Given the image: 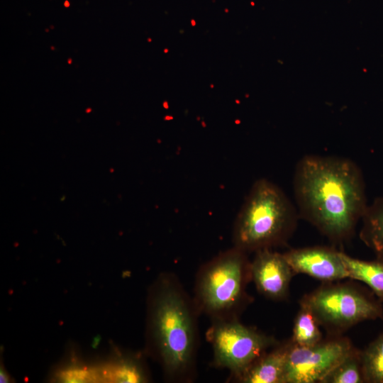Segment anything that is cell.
<instances>
[{"label": "cell", "mask_w": 383, "mask_h": 383, "mask_svg": "<svg viewBox=\"0 0 383 383\" xmlns=\"http://www.w3.org/2000/svg\"><path fill=\"white\" fill-rule=\"evenodd\" d=\"M318 322L335 327H348L382 316L379 305L358 291L346 287L319 289L302 301Z\"/></svg>", "instance_id": "obj_6"}, {"label": "cell", "mask_w": 383, "mask_h": 383, "mask_svg": "<svg viewBox=\"0 0 383 383\" xmlns=\"http://www.w3.org/2000/svg\"><path fill=\"white\" fill-rule=\"evenodd\" d=\"M90 111H91V109H87L86 110V112H87V113H89Z\"/></svg>", "instance_id": "obj_17"}, {"label": "cell", "mask_w": 383, "mask_h": 383, "mask_svg": "<svg viewBox=\"0 0 383 383\" xmlns=\"http://www.w3.org/2000/svg\"><path fill=\"white\" fill-rule=\"evenodd\" d=\"M206 337L212 348L211 366L228 370L231 382L278 344L272 337L243 325L239 319L211 321Z\"/></svg>", "instance_id": "obj_5"}, {"label": "cell", "mask_w": 383, "mask_h": 383, "mask_svg": "<svg viewBox=\"0 0 383 383\" xmlns=\"http://www.w3.org/2000/svg\"><path fill=\"white\" fill-rule=\"evenodd\" d=\"M360 355L364 382L383 383V332Z\"/></svg>", "instance_id": "obj_14"}, {"label": "cell", "mask_w": 383, "mask_h": 383, "mask_svg": "<svg viewBox=\"0 0 383 383\" xmlns=\"http://www.w3.org/2000/svg\"><path fill=\"white\" fill-rule=\"evenodd\" d=\"M297 218L298 210L282 189L270 180L259 179L235 220L233 246L248 253L283 244Z\"/></svg>", "instance_id": "obj_3"}, {"label": "cell", "mask_w": 383, "mask_h": 383, "mask_svg": "<svg viewBox=\"0 0 383 383\" xmlns=\"http://www.w3.org/2000/svg\"><path fill=\"white\" fill-rule=\"evenodd\" d=\"M283 255L294 272L306 274L322 281L348 278L340 252L328 248L292 249Z\"/></svg>", "instance_id": "obj_9"}, {"label": "cell", "mask_w": 383, "mask_h": 383, "mask_svg": "<svg viewBox=\"0 0 383 383\" xmlns=\"http://www.w3.org/2000/svg\"><path fill=\"white\" fill-rule=\"evenodd\" d=\"M323 383L364 382L360 355L353 351L321 380Z\"/></svg>", "instance_id": "obj_15"}, {"label": "cell", "mask_w": 383, "mask_h": 383, "mask_svg": "<svg viewBox=\"0 0 383 383\" xmlns=\"http://www.w3.org/2000/svg\"><path fill=\"white\" fill-rule=\"evenodd\" d=\"M248 253L233 246L202 264L196 272L193 299L211 321L239 319L249 299L251 279Z\"/></svg>", "instance_id": "obj_4"}, {"label": "cell", "mask_w": 383, "mask_h": 383, "mask_svg": "<svg viewBox=\"0 0 383 383\" xmlns=\"http://www.w3.org/2000/svg\"><path fill=\"white\" fill-rule=\"evenodd\" d=\"M353 351L345 339L321 341L306 347L289 345L282 383L321 382Z\"/></svg>", "instance_id": "obj_7"}, {"label": "cell", "mask_w": 383, "mask_h": 383, "mask_svg": "<svg viewBox=\"0 0 383 383\" xmlns=\"http://www.w3.org/2000/svg\"><path fill=\"white\" fill-rule=\"evenodd\" d=\"M168 50H165V52H167Z\"/></svg>", "instance_id": "obj_21"}, {"label": "cell", "mask_w": 383, "mask_h": 383, "mask_svg": "<svg viewBox=\"0 0 383 383\" xmlns=\"http://www.w3.org/2000/svg\"><path fill=\"white\" fill-rule=\"evenodd\" d=\"M48 31H49V30H48V29H45V32H48Z\"/></svg>", "instance_id": "obj_20"}, {"label": "cell", "mask_w": 383, "mask_h": 383, "mask_svg": "<svg viewBox=\"0 0 383 383\" xmlns=\"http://www.w3.org/2000/svg\"><path fill=\"white\" fill-rule=\"evenodd\" d=\"M200 313L174 273H160L148 289L145 353L160 366L165 380L196 379Z\"/></svg>", "instance_id": "obj_2"}, {"label": "cell", "mask_w": 383, "mask_h": 383, "mask_svg": "<svg viewBox=\"0 0 383 383\" xmlns=\"http://www.w3.org/2000/svg\"><path fill=\"white\" fill-rule=\"evenodd\" d=\"M361 220V240L383 261V196L367 205Z\"/></svg>", "instance_id": "obj_11"}, {"label": "cell", "mask_w": 383, "mask_h": 383, "mask_svg": "<svg viewBox=\"0 0 383 383\" xmlns=\"http://www.w3.org/2000/svg\"><path fill=\"white\" fill-rule=\"evenodd\" d=\"M293 187L300 215L333 240L348 238L367 206L362 171L345 157L305 155Z\"/></svg>", "instance_id": "obj_1"}, {"label": "cell", "mask_w": 383, "mask_h": 383, "mask_svg": "<svg viewBox=\"0 0 383 383\" xmlns=\"http://www.w3.org/2000/svg\"><path fill=\"white\" fill-rule=\"evenodd\" d=\"M317 322L310 309L301 303V308L295 318L293 328L294 344L306 347L321 342L322 335Z\"/></svg>", "instance_id": "obj_13"}, {"label": "cell", "mask_w": 383, "mask_h": 383, "mask_svg": "<svg viewBox=\"0 0 383 383\" xmlns=\"http://www.w3.org/2000/svg\"><path fill=\"white\" fill-rule=\"evenodd\" d=\"M340 254L348 278L364 282L383 301V261H366Z\"/></svg>", "instance_id": "obj_12"}, {"label": "cell", "mask_w": 383, "mask_h": 383, "mask_svg": "<svg viewBox=\"0 0 383 383\" xmlns=\"http://www.w3.org/2000/svg\"><path fill=\"white\" fill-rule=\"evenodd\" d=\"M148 42H151L152 40L150 38H148Z\"/></svg>", "instance_id": "obj_19"}, {"label": "cell", "mask_w": 383, "mask_h": 383, "mask_svg": "<svg viewBox=\"0 0 383 383\" xmlns=\"http://www.w3.org/2000/svg\"><path fill=\"white\" fill-rule=\"evenodd\" d=\"M289 345L274 347L257 358L233 382L241 383H282Z\"/></svg>", "instance_id": "obj_10"}, {"label": "cell", "mask_w": 383, "mask_h": 383, "mask_svg": "<svg viewBox=\"0 0 383 383\" xmlns=\"http://www.w3.org/2000/svg\"><path fill=\"white\" fill-rule=\"evenodd\" d=\"M250 267L251 280L262 295L272 300L287 296L294 271L283 254L271 249L258 250Z\"/></svg>", "instance_id": "obj_8"}, {"label": "cell", "mask_w": 383, "mask_h": 383, "mask_svg": "<svg viewBox=\"0 0 383 383\" xmlns=\"http://www.w3.org/2000/svg\"><path fill=\"white\" fill-rule=\"evenodd\" d=\"M67 62H68V64L71 65L72 62V59H71V58H69V59L67 60Z\"/></svg>", "instance_id": "obj_16"}, {"label": "cell", "mask_w": 383, "mask_h": 383, "mask_svg": "<svg viewBox=\"0 0 383 383\" xmlns=\"http://www.w3.org/2000/svg\"><path fill=\"white\" fill-rule=\"evenodd\" d=\"M50 49H51L52 50H55V48H54L53 46H51V47H50Z\"/></svg>", "instance_id": "obj_18"}]
</instances>
